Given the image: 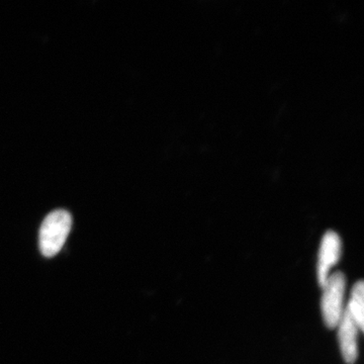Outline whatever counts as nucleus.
Masks as SVG:
<instances>
[{"instance_id": "5", "label": "nucleus", "mask_w": 364, "mask_h": 364, "mask_svg": "<svg viewBox=\"0 0 364 364\" xmlns=\"http://www.w3.org/2000/svg\"><path fill=\"white\" fill-rule=\"evenodd\" d=\"M363 294L364 284L363 280H359L352 287L350 299L346 306V311L352 318L355 321L359 329L363 331Z\"/></svg>"}, {"instance_id": "3", "label": "nucleus", "mask_w": 364, "mask_h": 364, "mask_svg": "<svg viewBox=\"0 0 364 364\" xmlns=\"http://www.w3.org/2000/svg\"><path fill=\"white\" fill-rule=\"evenodd\" d=\"M342 243L339 235L334 231L326 232L318 250L317 277L318 286L323 287L330 275V270L341 258Z\"/></svg>"}, {"instance_id": "2", "label": "nucleus", "mask_w": 364, "mask_h": 364, "mask_svg": "<svg viewBox=\"0 0 364 364\" xmlns=\"http://www.w3.org/2000/svg\"><path fill=\"white\" fill-rule=\"evenodd\" d=\"M321 310L325 325L330 329L338 326L345 311L344 298L346 279L343 272H336L329 275L322 287Z\"/></svg>"}, {"instance_id": "4", "label": "nucleus", "mask_w": 364, "mask_h": 364, "mask_svg": "<svg viewBox=\"0 0 364 364\" xmlns=\"http://www.w3.org/2000/svg\"><path fill=\"white\" fill-rule=\"evenodd\" d=\"M337 327L342 358L346 364H354L358 358V335L363 331L346 309Z\"/></svg>"}, {"instance_id": "1", "label": "nucleus", "mask_w": 364, "mask_h": 364, "mask_svg": "<svg viewBox=\"0 0 364 364\" xmlns=\"http://www.w3.org/2000/svg\"><path fill=\"white\" fill-rule=\"evenodd\" d=\"M72 226L67 210H57L46 217L40 229V250L45 257H53L63 248Z\"/></svg>"}]
</instances>
